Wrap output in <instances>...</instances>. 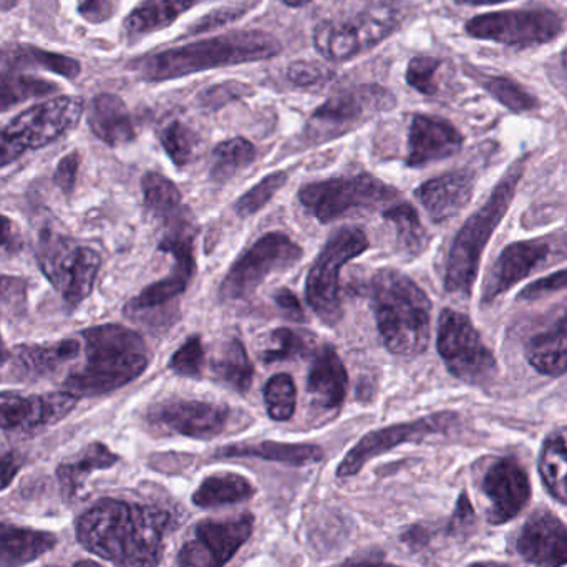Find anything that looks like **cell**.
<instances>
[{"mask_svg": "<svg viewBox=\"0 0 567 567\" xmlns=\"http://www.w3.org/2000/svg\"><path fill=\"white\" fill-rule=\"evenodd\" d=\"M23 66L0 52V113L37 96L49 95L59 85L22 72Z\"/></svg>", "mask_w": 567, "mask_h": 567, "instance_id": "4dcf8cb0", "label": "cell"}, {"mask_svg": "<svg viewBox=\"0 0 567 567\" xmlns=\"http://www.w3.org/2000/svg\"><path fill=\"white\" fill-rule=\"evenodd\" d=\"M245 13L246 7L243 6L223 7V9L215 10V12L208 13V16L199 19L198 22L195 23V27L189 30V33L196 35V33L208 32V30L216 29V27L236 22V20L241 19Z\"/></svg>", "mask_w": 567, "mask_h": 567, "instance_id": "c3c4849f", "label": "cell"}, {"mask_svg": "<svg viewBox=\"0 0 567 567\" xmlns=\"http://www.w3.org/2000/svg\"><path fill=\"white\" fill-rule=\"evenodd\" d=\"M539 472L549 493L559 503L567 505V439L561 433H555L546 440Z\"/></svg>", "mask_w": 567, "mask_h": 567, "instance_id": "8d00e7d4", "label": "cell"}, {"mask_svg": "<svg viewBox=\"0 0 567 567\" xmlns=\"http://www.w3.org/2000/svg\"><path fill=\"white\" fill-rule=\"evenodd\" d=\"M150 419L178 435L208 440L225 432L231 410L203 400H173L156 406Z\"/></svg>", "mask_w": 567, "mask_h": 567, "instance_id": "e0dca14e", "label": "cell"}, {"mask_svg": "<svg viewBox=\"0 0 567 567\" xmlns=\"http://www.w3.org/2000/svg\"><path fill=\"white\" fill-rule=\"evenodd\" d=\"M286 183L287 173L278 172L266 176L262 182L252 186L246 195H243L241 198L238 199V203H236V213H238L241 218H249V216L258 213L259 209L265 208L269 199H271Z\"/></svg>", "mask_w": 567, "mask_h": 567, "instance_id": "7bdbcfd3", "label": "cell"}, {"mask_svg": "<svg viewBox=\"0 0 567 567\" xmlns=\"http://www.w3.org/2000/svg\"><path fill=\"white\" fill-rule=\"evenodd\" d=\"M56 538L50 533L10 528L0 525V567H22L55 548Z\"/></svg>", "mask_w": 567, "mask_h": 567, "instance_id": "f546056e", "label": "cell"}, {"mask_svg": "<svg viewBox=\"0 0 567 567\" xmlns=\"http://www.w3.org/2000/svg\"><path fill=\"white\" fill-rule=\"evenodd\" d=\"M142 186L146 208L153 218L159 221L165 233L195 225L192 212L183 202L182 193L175 183L159 173H146Z\"/></svg>", "mask_w": 567, "mask_h": 567, "instance_id": "484cf974", "label": "cell"}, {"mask_svg": "<svg viewBox=\"0 0 567 567\" xmlns=\"http://www.w3.org/2000/svg\"><path fill=\"white\" fill-rule=\"evenodd\" d=\"M463 6H493V3L509 2V0H455Z\"/></svg>", "mask_w": 567, "mask_h": 567, "instance_id": "6f0895ef", "label": "cell"}, {"mask_svg": "<svg viewBox=\"0 0 567 567\" xmlns=\"http://www.w3.org/2000/svg\"><path fill=\"white\" fill-rule=\"evenodd\" d=\"M468 567H509V566L502 565V563L486 561V563H475V565H472Z\"/></svg>", "mask_w": 567, "mask_h": 567, "instance_id": "6125c7cd", "label": "cell"}, {"mask_svg": "<svg viewBox=\"0 0 567 567\" xmlns=\"http://www.w3.org/2000/svg\"><path fill=\"white\" fill-rule=\"evenodd\" d=\"M396 198L395 188L367 173L310 183L299 193L300 203L320 223L333 221L352 209H375Z\"/></svg>", "mask_w": 567, "mask_h": 567, "instance_id": "9c48e42d", "label": "cell"}, {"mask_svg": "<svg viewBox=\"0 0 567 567\" xmlns=\"http://www.w3.org/2000/svg\"><path fill=\"white\" fill-rule=\"evenodd\" d=\"M281 42L262 30H235L225 35L150 53L132 63L133 72L148 82L183 79L219 66L261 62L281 53Z\"/></svg>", "mask_w": 567, "mask_h": 567, "instance_id": "7a4b0ae2", "label": "cell"}, {"mask_svg": "<svg viewBox=\"0 0 567 567\" xmlns=\"http://www.w3.org/2000/svg\"><path fill=\"white\" fill-rule=\"evenodd\" d=\"M37 256L43 275L69 306H80L90 296L102 265L99 252L73 245L62 233L43 229Z\"/></svg>", "mask_w": 567, "mask_h": 567, "instance_id": "ba28073f", "label": "cell"}, {"mask_svg": "<svg viewBox=\"0 0 567 567\" xmlns=\"http://www.w3.org/2000/svg\"><path fill=\"white\" fill-rule=\"evenodd\" d=\"M482 83L499 103H503L512 112L523 113L538 109V100L508 76H486Z\"/></svg>", "mask_w": 567, "mask_h": 567, "instance_id": "60d3db41", "label": "cell"}, {"mask_svg": "<svg viewBox=\"0 0 567 567\" xmlns=\"http://www.w3.org/2000/svg\"><path fill=\"white\" fill-rule=\"evenodd\" d=\"M526 357L543 375L559 377L567 372V310L555 329L529 340Z\"/></svg>", "mask_w": 567, "mask_h": 567, "instance_id": "1f68e13d", "label": "cell"}, {"mask_svg": "<svg viewBox=\"0 0 567 567\" xmlns=\"http://www.w3.org/2000/svg\"><path fill=\"white\" fill-rule=\"evenodd\" d=\"M9 350H7L6 343H3L2 336H0V367L9 360Z\"/></svg>", "mask_w": 567, "mask_h": 567, "instance_id": "91938a15", "label": "cell"}, {"mask_svg": "<svg viewBox=\"0 0 567 567\" xmlns=\"http://www.w3.org/2000/svg\"><path fill=\"white\" fill-rule=\"evenodd\" d=\"M516 549L529 565L565 566L567 565V526L553 513L538 509L519 532Z\"/></svg>", "mask_w": 567, "mask_h": 567, "instance_id": "ffe728a7", "label": "cell"}, {"mask_svg": "<svg viewBox=\"0 0 567 567\" xmlns=\"http://www.w3.org/2000/svg\"><path fill=\"white\" fill-rule=\"evenodd\" d=\"M436 346L456 379L472 385H485L496 375L498 365L495 355L465 313L452 309L443 310Z\"/></svg>", "mask_w": 567, "mask_h": 567, "instance_id": "30bf717a", "label": "cell"}, {"mask_svg": "<svg viewBox=\"0 0 567 567\" xmlns=\"http://www.w3.org/2000/svg\"><path fill=\"white\" fill-rule=\"evenodd\" d=\"M563 65H565V69L567 70V47L565 52H563Z\"/></svg>", "mask_w": 567, "mask_h": 567, "instance_id": "e7e4bbea", "label": "cell"}, {"mask_svg": "<svg viewBox=\"0 0 567 567\" xmlns=\"http://www.w3.org/2000/svg\"><path fill=\"white\" fill-rule=\"evenodd\" d=\"M349 386L346 367L332 346H323L313 355L310 367L307 392L313 403L326 410H337L342 405Z\"/></svg>", "mask_w": 567, "mask_h": 567, "instance_id": "cb8c5ba5", "label": "cell"}, {"mask_svg": "<svg viewBox=\"0 0 567 567\" xmlns=\"http://www.w3.org/2000/svg\"><path fill=\"white\" fill-rule=\"evenodd\" d=\"M276 303L284 310V312L289 313V317H292L293 320H302L303 312L302 307H300L299 300L293 296L290 290L281 289L276 292L275 296Z\"/></svg>", "mask_w": 567, "mask_h": 567, "instance_id": "db71d44e", "label": "cell"}, {"mask_svg": "<svg viewBox=\"0 0 567 567\" xmlns=\"http://www.w3.org/2000/svg\"><path fill=\"white\" fill-rule=\"evenodd\" d=\"M196 226L165 233L159 249L175 258V268L162 281L143 289L135 299L130 300L125 313L133 320H148L152 313L159 312L176 297L182 296L196 271L195 261Z\"/></svg>", "mask_w": 567, "mask_h": 567, "instance_id": "7c38bea8", "label": "cell"}, {"mask_svg": "<svg viewBox=\"0 0 567 567\" xmlns=\"http://www.w3.org/2000/svg\"><path fill=\"white\" fill-rule=\"evenodd\" d=\"M482 488L492 503L489 522L493 525H503L515 518L532 496L528 475L513 458L493 462L483 476Z\"/></svg>", "mask_w": 567, "mask_h": 567, "instance_id": "ac0fdd59", "label": "cell"}, {"mask_svg": "<svg viewBox=\"0 0 567 567\" xmlns=\"http://www.w3.org/2000/svg\"><path fill=\"white\" fill-rule=\"evenodd\" d=\"M80 155L76 152L70 153V155L63 156L60 159L59 166H56L55 175H53V182L62 189L63 193H70L75 186L76 173H79Z\"/></svg>", "mask_w": 567, "mask_h": 567, "instance_id": "816d5d0a", "label": "cell"}, {"mask_svg": "<svg viewBox=\"0 0 567 567\" xmlns=\"http://www.w3.org/2000/svg\"><path fill=\"white\" fill-rule=\"evenodd\" d=\"M169 515L155 506L105 499L80 518L76 539L115 567H158Z\"/></svg>", "mask_w": 567, "mask_h": 567, "instance_id": "6da1fadb", "label": "cell"}, {"mask_svg": "<svg viewBox=\"0 0 567 567\" xmlns=\"http://www.w3.org/2000/svg\"><path fill=\"white\" fill-rule=\"evenodd\" d=\"M76 9L86 22L103 23L115 13L116 0H79Z\"/></svg>", "mask_w": 567, "mask_h": 567, "instance_id": "f907efd6", "label": "cell"}, {"mask_svg": "<svg viewBox=\"0 0 567 567\" xmlns=\"http://www.w3.org/2000/svg\"><path fill=\"white\" fill-rule=\"evenodd\" d=\"M255 528L249 513L226 522H203L178 555V567H225L248 543Z\"/></svg>", "mask_w": 567, "mask_h": 567, "instance_id": "5bb4252c", "label": "cell"}, {"mask_svg": "<svg viewBox=\"0 0 567 567\" xmlns=\"http://www.w3.org/2000/svg\"><path fill=\"white\" fill-rule=\"evenodd\" d=\"M475 178L470 172H452L420 186L416 196L436 225L455 218L473 196Z\"/></svg>", "mask_w": 567, "mask_h": 567, "instance_id": "603a6c76", "label": "cell"}, {"mask_svg": "<svg viewBox=\"0 0 567 567\" xmlns=\"http://www.w3.org/2000/svg\"><path fill=\"white\" fill-rule=\"evenodd\" d=\"M213 370L223 382L228 383L239 393L248 392L252 383V373H255L248 352L238 339L223 343L213 359Z\"/></svg>", "mask_w": 567, "mask_h": 567, "instance_id": "d590c367", "label": "cell"}, {"mask_svg": "<svg viewBox=\"0 0 567 567\" xmlns=\"http://www.w3.org/2000/svg\"><path fill=\"white\" fill-rule=\"evenodd\" d=\"M85 362L65 380L66 392L96 396L113 392L138 379L150 363L145 340L118 323L83 330Z\"/></svg>", "mask_w": 567, "mask_h": 567, "instance_id": "3957f363", "label": "cell"}, {"mask_svg": "<svg viewBox=\"0 0 567 567\" xmlns=\"http://www.w3.org/2000/svg\"><path fill=\"white\" fill-rule=\"evenodd\" d=\"M22 248L19 229L7 216L0 215V256H13Z\"/></svg>", "mask_w": 567, "mask_h": 567, "instance_id": "f5cc1de1", "label": "cell"}, {"mask_svg": "<svg viewBox=\"0 0 567 567\" xmlns=\"http://www.w3.org/2000/svg\"><path fill=\"white\" fill-rule=\"evenodd\" d=\"M463 136L458 130L439 116H413L409 133L406 165L425 166L450 158L462 150Z\"/></svg>", "mask_w": 567, "mask_h": 567, "instance_id": "7402d4cb", "label": "cell"}, {"mask_svg": "<svg viewBox=\"0 0 567 567\" xmlns=\"http://www.w3.org/2000/svg\"><path fill=\"white\" fill-rule=\"evenodd\" d=\"M330 76H332V72L327 66L316 62H306V60L292 62L287 69V79L297 86L317 85V83L326 82Z\"/></svg>", "mask_w": 567, "mask_h": 567, "instance_id": "7dc6e473", "label": "cell"}, {"mask_svg": "<svg viewBox=\"0 0 567 567\" xmlns=\"http://www.w3.org/2000/svg\"><path fill=\"white\" fill-rule=\"evenodd\" d=\"M7 59L19 63L23 69H42L56 75L75 79L82 72V66L75 59H70L60 53L47 52L33 45H10L0 50Z\"/></svg>", "mask_w": 567, "mask_h": 567, "instance_id": "74e56055", "label": "cell"}, {"mask_svg": "<svg viewBox=\"0 0 567 567\" xmlns=\"http://www.w3.org/2000/svg\"><path fill=\"white\" fill-rule=\"evenodd\" d=\"M272 340L276 346L266 350L265 362H278V360L292 359V357H302L309 352V342L296 330L278 329L272 333Z\"/></svg>", "mask_w": 567, "mask_h": 567, "instance_id": "f6af8a7d", "label": "cell"}, {"mask_svg": "<svg viewBox=\"0 0 567 567\" xmlns=\"http://www.w3.org/2000/svg\"><path fill=\"white\" fill-rule=\"evenodd\" d=\"M93 135L109 146H123L135 140V125L125 102L113 93H102L93 99L89 112Z\"/></svg>", "mask_w": 567, "mask_h": 567, "instance_id": "4316f807", "label": "cell"}, {"mask_svg": "<svg viewBox=\"0 0 567 567\" xmlns=\"http://www.w3.org/2000/svg\"><path fill=\"white\" fill-rule=\"evenodd\" d=\"M523 173H525V163H515L499 179L485 205L473 213L460 229L446 262V292L460 293V296H470L472 292L483 251L499 223L505 219L515 198L516 188L522 182Z\"/></svg>", "mask_w": 567, "mask_h": 567, "instance_id": "5b68a950", "label": "cell"}, {"mask_svg": "<svg viewBox=\"0 0 567 567\" xmlns=\"http://www.w3.org/2000/svg\"><path fill=\"white\" fill-rule=\"evenodd\" d=\"M440 69H442V62L439 59L425 55L415 56L406 66V83L423 95H435L439 92L436 75H439Z\"/></svg>", "mask_w": 567, "mask_h": 567, "instance_id": "ee69618b", "label": "cell"}, {"mask_svg": "<svg viewBox=\"0 0 567 567\" xmlns=\"http://www.w3.org/2000/svg\"><path fill=\"white\" fill-rule=\"evenodd\" d=\"M255 158V145L248 140H226L213 152L212 176L216 182H228L236 173L251 165Z\"/></svg>", "mask_w": 567, "mask_h": 567, "instance_id": "f35d334b", "label": "cell"}, {"mask_svg": "<svg viewBox=\"0 0 567 567\" xmlns=\"http://www.w3.org/2000/svg\"><path fill=\"white\" fill-rule=\"evenodd\" d=\"M20 470V460L17 458V455L13 453H9V455H3L0 458V492L6 489L10 483L16 478L17 473Z\"/></svg>", "mask_w": 567, "mask_h": 567, "instance_id": "9f6ffc18", "label": "cell"}, {"mask_svg": "<svg viewBox=\"0 0 567 567\" xmlns=\"http://www.w3.org/2000/svg\"><path fill=\"white\" fill-rule=\"evenodd\" d=\"M218 458H261L269 462L286 463V465L303 466L320 462L323 458L322 450L316 445H300V443H236L223 446L216 452Z\"/></svg>", "mask_w": 567, "mask_h": 567, "instance_id": "83f0119b", "label": "cell"}, {"mask_svg": "<svg viewBox=\"0 0 567 567\" xmlns=\"http://www.w3.org/2000/svg\"><path fill=\"white\" fill-rule=\"evenodd\" d=\"M369 248L365 231L359 226H343L330 236L307 275L306 297L313 312L327 326L342 317L340 300V272L347 262Z\"/></svg>", "mask_w": 567, "mask_h": 567, "instance_id": "52a82bcc", "label": "cell"}, {"mask_svg": "<svg viewBox=\"0 0 567 567\" xmlns=\"http://www.w3.org/2000/svg\"><path fill=\"white\" fill-rule=\"evenodd\" d=\"M395 105V96L377 85L355 86L330 96L312 115L313 128L326 132L347 130L373 113L385 112Z\"/></svg>", "mask_w": 567, "mask_h": 567, "instance_id": "2e32d148", "label": "cell"}, {"mask_svg": "<svg viewBox=\"0 0 567 567\" xmlns=\"http://www.w3.org/2000/svg\"><path fill=\"white\" fill-rule=\"evenodd\" d=\"M205 363V350H203L199 337H189L185 346L172 357L169 369L183 377H198Z\"/></svg>", "mask_w": 567, "mask_h": 567, "instance_id": "bcb514c9", "label": "cell"}, {"mask_svg": "<svg viewBox=\"0 0 567 567\" xmlns=\"http://www.w3.org/2000/svg\"><path fill=\"white\" fill-rule=\"evenodd\" d=\"M116 462H118V456L110 452L102 443H92V445L86 446L76 462L65 463L56 472L63 495L75 496L85 480L89 478L90 473L96 472V470L110 468Z\"/></svg>", "mask_w": 567, "mask_h": 567, "instance_id": "836d02e7", "label": "cell"}, {"mask_svg": "<svg viewBox=\"0 0 567 567\" xmlns=\"http://www.w3.org/2000/svg\"><path fill=\"white\" fill-rule=\"evenodd\" d=\"M282 2L289 7H303L307 6V3L312 2V0H282Z\"/></svg>", "mask_w": 567, "mask_h": 567, "instance_id": "94428289", "label": "cell"}, {"mask_svg": "<svg viewBox=\"0 0 567 567\" xmlns=\"http://www.w3.org/2000/svg\"><path fill=\"white\" fill-rule=\"evenodd\" d=\"M79 353L80 342L76 339H63L49 343H27V346L13 349L10 370L20 379H40V377L55 372L63 363L75 359Z\"/></svg>", "mask_w": 567, "mask_h": 567, "instance_id": "d4e9b609", "label": "cell"}, {"mask_svg": "<svg viewBox=\"0 0 567 567\" xmlns=\"http://www.w3.org/2000/svg\"><path fill=\"white\" fill-rule=\"evenodd\" d=\"M79 396L70 392L23 396L0 393V430L40 429L65 419L75 409Z\"/></svg>", "mask_w": 567, "mask_h": 567, "instance_id": "d6986e66", "label": "cell"}, {"mask_svg": "<svg viewBox=\"0 0 567 567\" xmlns=\"http://www.w3.org/2000/svg\"><path fill=\"white\" fill-rule=\"evenodd\" d=\"M255 486L245 476L236 473H221L206 478L193 495V503L199 508L246 502L255 496Z\"/></svg>", "mask_w": 567, "mask_h": 567, "instance_id": "d6a6232c", "label": "cell"}, {"mask_svg": "<svg viewBox=\"0 0 567 567\" xmlns=\"http://www.w3.org/2000/svg\"><path fill=\"white\" fill-rule=\"evenodd\" d=\"M85 112L80 96H56L20 113L0 130V168L30 150L43 148L79 125Z\"/></svg>", "mask_w": 567, "mask_h": 567, "instance_id": "8992f818", "label": "cell"}, {"mask_svg": "<svg viewBox=\"0 0 567 567\" xmlns=\"http://www.w3.org/2000/svg\"><path fill=\"white\" fill-rule=\"evenodd\" d=\"M266 409L276 422L289 420L296 412V385L287 373H278L265 389Z\"/></svg>", "mask_w": 567, "mask_h": 567, "instance_id": "b9f144b4", "label": "cell"}, {"mask_svg": "<svg viewBox=\"0 0 567 567\" xmlns=\"http://www.w3.org/2000/svg\"><path fill=\"white\" fill-rule=\"evenodd\" d=\"M342 567H399L393 565H385V563L380 561H359V563H347Z\"/></svg>", "mask_w": 567, "mask_h": 567, "instance_id": "680465c9", "label": "cell"}, {"mask_svg": "<svg viewBox=\"0 0 567 567\" xmlns=\"http://www.w3.org/2000/svg\"><path fill=\"white\" fill-rule=\"evenodd\" d=\"M203 2L206 0H145L126 17L123 29L130 39L148 35L172 25L183 13Z\"/></svg>", "mask_w": 567, "mask_h": 567, "instance_id": "f1b7e54d", "label": "cell"}, {"mask_svg": "<svg viewBox=\"0 0 567 567\" xmlns=\"http://www.w3.org/2000/svg\"><path fill=\"white\" fill-rule=\"evenodd\" d=\"M561 30L563 19L553 10H506L478 16L466 23L470 35L512 47L543 45Z\"/></svg>", "mask_w": 567, "mask_h": 567, "instance_id": "4fadbf2b", "label": "cell"}, {"mask_svg": "<svg viewBox=\"0 0 567 567\" xmlns=\"http://www.w3.org/2000/svg\"><path fill=\"white\" fill-rule=\"evenodd\" d=\"M455 422L453 413H436V415L425 416V419L415 420V422L399 423V425L386 426V429L375 430L367 433L340 463L337 470L339 478H349L357 475L370 460L375 456L390 452L395 446L403 443L420 442L426 436L443 432Z\"/></svg>", "mask_w": 567, "mask_h": 567, "instance_id": "9a60e30c", "label": "cell"}, {"mask_svg": "<svg viewBox=\"0 0 567 567\" xmlns=\"http://www.w3.org/2000/svg\"><path fill=\"white\" fill-rule=\"evenodd\" d=\"M475 522V513H473L472 505H470L468 496L463 493L456 506L455 516H453L452 529H462L472 525Z\"/></svg>", "mask_w": 567, "mask_h": 567, "instance_id": "11a10c76", "label": "cell"}, {"mask_svg": "<svg viewBox=\"0 0 567 567\" xmlns=\"http://www.w3.org/2000/svg\"><path fill=\"white\" fill-rule=\"evenodd\" d=\"M159 140H162L163 148L168 153L172 162L179 168L192 162L196 145H198L196 133L179 120L165 125V128L159 133Z\"/></svg>", "mask_w": 567, "mask_h": 567, "instance_id": "ab89813d", "label": "cell"}, {"mask_svg": "<svg viewBox=\"0 0 567 567\" xmlns=\"http://www.w3.org/2000/svg\"><path fill=\"white\" fill-rule=\"evenodd\" d=\"M567 287V269L555 272V275L546 276V278L538 279L532 284V286L525 287L519 297L525 300L542 299V297L549 296L553 292H559V290L566 289Z\"/></svg>", "mask_w": 567, "mask_h": 567, "instance_id": "681fc988", "label": "cell"}, {"mask_svg": "<svg viewBox=\"0 0 567 567\" xmlns=\"http://www.w3.org/2000/svg\"><path fill=\"white\" fill-rule=\"evenodd\" d=\"M73 567H102V566L96 565V563H93V561H80V563H76V565Z\"/></svg>", "mask_w": 567, "mask_h": 567, "instance_id": "be15d7a7", "label": "cell"}, {"mask_svg": "<svg viewBox=\"0 0 567 567\" xmlns=\"http://www.w3.org/2000/svg\"><path fill=\"white\" fill-rule=\"evenodd\" d=\"M549 256V243L545 239L513 243L499 256L483 287V302L489 303L496 297L512 289L515 284L528 278Z\"/></svg>", "mask_w": 567, "mask_h": 567, "instance_id": "44dd1931", "label": "cell"}, {"mask_svg": "<svg viewBox=\"0 0 567 567\" xmlns=\"http://www.w3.org/2000/svg\"><path fill=\"white\" fill-rule=\"evenodd\" d=\"M383 218L392 223L400 249L410 258H419L429 249L430 236L419 215L409 203H399L383 213Z\"/></svg>", "mask_w": 567, "mask_h": 567, "instance_id": "e575fe53", "label": "cell"}, {"mask_svg": "<svg viewBox=\"0 0 567 567\" xmlns=\"http://www.w3.org/2000/svg\"><path fill=\"white\" fill-rule=\"evenodd\" d=\"M369 299L390 352L416 357L429 347L432 302L419 284L396 269H380L369 282Z\"/></svg>", "mask_w": 567, "mask_h": 567, "instance_id": "277c9868", "label": "cell"}, {"mask_svg": "<svg viewBox=\"0 0 567 567\" xmlns=\"http://www.w3.org/2000/svg\"><path fill=\"white\" fill-rule=\"evenodd\" d=\"M302 258L299 245L282 233H269L256 241L231 266L221 284V299L239 300L252 296L269 276L287 271Z\"/></svg>", "mask_w": 567, "mask_h": 567, "instance_id": "8fae6325", "label": "cell"}]
</instances>
